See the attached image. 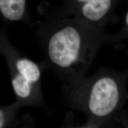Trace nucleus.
Returning a JSON list of instances; mask_svg holds the SVG:
<instances>
[{
	"mask_svg": "<svg viewBox=\"0 0 128 128\" xmlns=\"http://www.w3.org/2000/svg\"><path fill=\"white\" fill-rule=\"evenodd\" d=\"M4 122V118L2 113L0 111V128H2Z\"/></svg>",
	"mask_w": 128,
	"mask_h": 128,
	"instance_id": "nucleus-7",
	"label": "nucleus"
},
{
	"mask_svg": "<svg viewBox=\"0 0 128 128\" xmlns=\"http://www.w3.org/2000/svg\"><path fill=\"white\" fill-rule=\"evenodd\" d=\"M122 78L109 68H100L89 76L64 83L70 108L87 116L86 127H102L112 123L122 98Z\"/></svg>",
	"mask_w": 128,
	"mask_h": 128,
	"instance_id": "nucleus-2",
	"label": "nucleus"
},
{
	"mask_svg": "<svg viewBox=\"0 0 128 128\" xmlns=\"http://www.w3.org/2000/svg\"><path fill=\"white\" fill-rule=\"evenodd\" d=\"M26 0H0V12L10 21H18L26 17Z\"/></svg>",
	"mask_w": 128,
	"mask_h": 128,
	"instance_id": "nucleus-4",
	"label": "nucleus"
},
{
	"mask_svg": "<svg viewBox=\"0 0 128 128\" xmlns=\"http://www.w3.org/2000/svg\"><path fill=\"white\" fill-rule=\"evenodd\" d=\"M50 27L48 58L64 83L86 76L99 49L108 44L103 28L60 12Z\"/></svg>",
	"mask_w": 128,
	"mask_h": 128,
	"instance_id": "nucleus-1",
	"label": "nucleus"
},
{
	"mask_svg": "<svg viewBox=\"0 0 128 128\" xmlns=\"http://www.w3.org/2000/svg\"><path fill=\"white\" fill-rule=\"evenodd\" d=\"M118 0H63L60 12L103 28L114 22Z\"/></svg>",
	"mask_w": 128,
	"mask_h": 128,
	"instance_id": "nucleus-3",
	"label": "nucleus"
},
{
	"mask_svg": "<svg viewBox=\"0 0 128 128\" xmlns=\"http://www.w3.org/2000/svg\"><path fill=\"white\" fill-rule=\"evenodd\" d=\"M16 67L18 72L33 84H36L40 77V71L38 65L28 59L17 60Z\"/></svg>",
	"mask_w": 128,
	"mask_h": 128,
	"instance_id": "nucleus-5",
	"label": "nucleus"
},
{
	"mask_svg": "<svg viewBox=\"0 0 128 128\" xmlns=\"http://www.w3.org/2000/svg\"><path fill=\"white\" fill-rule=\"evenodd\" d=\"M35 85L19 72L12 80V86L16 93L24 99L30 98L34 94Z\"/></svg>",
	"mask_w": 128,
	"mask_h": 128,
	"instance_id": "nucleus-6",
	"label": "nucleus"
},
{
	"mask_svg": "<svg viewBox=\"0 0 128 128\" xmlns=\"http://www.w3.org/2000/svg\"><path fill=\"white\" fill-rule=\"evenodd\" d=\"M125 23H126V27H128V13H127V14H126V16Z\"/></svg>",
	"mask_w": 128,
	"mask_h": 128,
	"instance_id": "nucleus-8",
	"label": "nucleus"
}]
</instances>
